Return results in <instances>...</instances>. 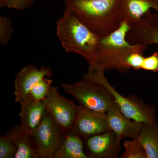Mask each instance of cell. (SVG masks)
<instances>
[{"instance_id":"12","label":"cell","mask_w":158,"mask_h":158,"mask_svg":"<svg viewBox=\"0 0 158 158\" xmlns=\"http://www.w3.org/2000/svg\"><path fill=\"white\" fill-rule=\"evenodd\" d=\"M110 129L121 141L125 138L137 139L144 123L130 119L121 113L117 104L106 113Z\"/></svg>"},{"instance_id":"23","label":"cell","mask_w":158,"mask_h":158,"mask_svg":"<svg viewBox=\"0 0 158 158\" xmlns=\"http://www.w3.org/2000/svg\"><path fill=\"white\" fill-rule=\"evenodd\" d=\"M144 51H137L131 54L127 59V64L130 69L135 70L141 69L144 59Z\"/></svg>"},{"instance_id":"25","label":"cell","mask_w":158,"mask_h":158,"mask_svg":"<svg viewBox=\"0 0 158 158\" xmlns=\"http://www.w3.org/2000/svg\"><path fill=\"white\" fill-rule=\"evenodd\" d=\"M155 2H156L158 3V0H153Z\"/></svg>"},{"instance_id":"14","label":"cell","mask_w":158,"mask_h":158,"mask_svg":"<svg viewBox=\"0 0 158 158\" xmlns=\"http://www.w3.org/2000/svg\"><path fill=\"white\" fill-rule=\"evenodd\" d=\"M151 9L158 13V3L153 0H119L122 21H126L130 26L139 21Z\"/></svg>"},{"instance_id":"19","label":"cell","mask_w":158,"mask_h":158,"mask_svg":"<svg viewBox=\"0 0 158 158\" xmlns=\"http://www.w3.org/2000/svg\"><path fill=\"white\" fill-rule=\"evenodd\" d=\"M52 80L45 77L37 82L30 91V95L34 99L43 101L48 94L52 86Z\"/></svg>"},{"instance_id":"6","label":"cell","mask_w":158,"mask_h":158,"mask_svg":"<svg viewBox=\"0 0 158 158\" xmlns=\"http://www.w3.org/2000/svg\"><path fill=\"white\" fill-rule=\"evenodd\" d=\"M65 133L47 110L40 123L31 135L33 146L40 158H53Z\"/></svg>"},{"instance_id":"3","label":"cell","mask_w":158,"mask_h":158,"mask_svg":"<svg viewBox=\"0 0 158 158\" xmlns=\"http://www.w3.org/2000/svg\"><path fill=\"white\" fill-rule=\"evenodd\" d=\"M56 34L65 52L81 56L89 66L93 64L101 37L90 31L68 8H65L57 22Z\"/></svg>"},{"instance_id":"8","label":"cell","mask_w":158,"mask_h":158,"mask_svg":"<svg viewBox=\"0 0 158 158\" xmlns=\"http://www.w3.org/2000/svg\"><path fill=\"white\" fill-rule=\"evenodd\" d=\"M111 130L106 113L90 110L78 105L72 131L83 140Z\"/></svg>"},{"instance_id":"17","label":"cell","mask_w":158,"mask_h":158,"mask_svg":"<svg viewBox=\"0 0 158 158\" xmlns=\"http://www.w3.org/2000/svg\"><path fill=\"white\" fill-rule=\"evenodd\" d=\"M138 138L145 150L147 158H158V122L144 123Z\"/></svg>"},{"instance_id":"10","label":"cell","mask_w":158,"mask_h":158,"mask_svg":"<svg viewBox=\"0 0 158 158\" xmlns=\"http://www.w3.org/2000/svg\"><path fill=\"white\" fill-rule=\"evenodd\" d=\"M52 71L49 67L38 69L33 65L25 66L15 76L14 81L15 102L20 103L30 96V91L37 82L45 77H51Z\"/></svg>"},{"instance_id":"5","label":"cell","mask_w":158,"mask_h":158,"mask_svg":"<svg viewBox=\"0 0 158 158\" xmlns=\"http://www.w3.org/2000/svg\"><path fill=\"white\" fill-rule=\"evenodd\" d=\"M61 87L77 100L79 105L94 111L107 113L117 104L105 86L84 77L73 84H62Z\"/></svg>"},{"instance_id":"16","label":"cell","mask_w":158,"mask_h":158,"mask_svg":"<svg viewBox=\"0 0 158 158\" xmlns=\"http://www.w3.org/2000/svg\"><path fill=\"white\" fill-rule=\"evenodd\" d=\"M17 148L15 158H39L31 141V135L23 130L21 125L11 127L6 133Z\"/></svg>"},{"instance_id":"18","label":"cell","mask_w":158,"mask_h":158,"mask_svg":"<svg viewBox=\"0 0 158 158\" xmlns=\"http://www.w3.org/2000/svg\"><path fill=\"white\" fill-rule=\"evenodd\" d=\"M123 147L124 150L121 158H147L145 150L138 138L126 140Z\"/></svg>"},{"instance_id":"24","label":"cell","mask_w":158,"mask_h":158,"mask_svg":"<svg viewBox=\"0 0 158 158\" xmlns=\"http://www.w3.org/2000/svg\"><path fill=\"white\" fill-rule=\"evenodd\" d=\"M141 69L155 73L158 72V52H155L149 56L144 57Z\"/></svg>"},{"instance_id":"20","label":"cell","mask_w":158,"mask_h":158,"mask_svg":"<svg viewBox=\"0 0 158 158\" xmlns=\"http://www.w3.org/2000/svg\"><path fill=\"white\" fill-rule=\"evenodd\" d=\"M17 148L7 134L0 137V158H15Z\"/></svg>"},{"instance_id":"2","label":"cell","mask_w":158,"mask_h":158,"mask_svg":"<svg viewBox=\"0 0 158 158\" xmlns=\"http://www.w3.org/2000/svg\"><path fill=\"white\" fill-rule=\"evenodd\" d=\"M65 8L99 37L111 34L122 23L119 0H65Z\"/></svg>"},{"instance_id":"4","label":"cell","mask_w":158,"mask_h":158,"mask_svg":"<svg viewBox=\"0 0 158 158\" xmlns=\"http://www.w3.org/2000/svg\"><path fill=\"white\" fill-rule=\"evenodd\" d=\"M83 77L101 84L109 90L121 113L126 117L144 123L156 121L157 117L154 106L144 102L135 95L123 96L110 85L105 77L104 71L88 70Z\"/></svg>"},{"instance_id":"13","label":"cell","mask_w":158,"mask_h":158,"mask_svg":"<svg viewBox=\"0 0 158 158\" xmlns=\"http://www.w3.org/2000/svg\"><path fill=\"white\" fill-rule=\"evenodd\" d=\"M19 104L21 125L23 130L31 135L42 120L46 107L43 102L35 100L30 95Z\"/></svg>"},{"instance_id":"7","label":"cell","mask_w":158,"mask_h":158,"mask_svg":"<svg viewBox=\"0 0 158 158\" xmlns=\"http://www.w3.org/2000/svg\"><path fill=\"white\" fill-rule=\"evenodd\" d=\"M47 110L65 133L71 131L77 116L78 105L74 101L65 98L59 94L58 88L52 86L43 100Z\"/></svg>"},{"instance_id":"1","label":"cell","mask_w":158,"mask_h":158,"mask_svg":"<svg viewBox=\"0 0 158 158\" xmlns=\"http://www.w3.org/2000/svg\"><path fill=\"white\" fill-rule=\"evenodd\" d=\"M131 26L123 21L116 31L106 37H101L97 46L94 62L88 70H116L126 73L131 69L127 64L129 56L137 51H145L147 45L131 44L127 41V35Z\"/></svg>"},{"instance_id":"21","label":"cell","mask_w":158,"mask_h":158,"mask_svg":"<svg viewBox=\"0 0 158 158\" xmlns=\"http://www.w3.org/2000/svg\"><path fill=\"white\" fill-rule=\"evenodd\" d=\"M13 34L11 19L6 16H0V42L3 45L9 43Z\"/></svg>"},{"instance_id":"11","label":"cell","mask_w":158,"mask_h":158,"mask_svg":"<svg viewBox=\"0 0 158 158\" xmlns=\"http://www.w3.org/2000/svg\"><path fill=\"white\" fill-rule=\"evenodd\" d=\"M127 39L131 44H158V13L150 11L131 25Z\"/></svg>"},{"instance_id":"22","label":"cell","mask_w":158,"mask_h":158,"mask_svg":"<svg viewBox=\"0 0 158 158\" xmlns=\"http://www.w3.org/2000/svg\"><path fill=\"white\" fill-rule=\"evenodd\" d=\"M35 0H0L1 8H7L22 11L31 6Z\"/></svg>"},{"instance_id":"9","label":"cell","mask_w":158,"mask_h":158,"mask_svg":"<svg viewBox=\"0 0 158 158\" xmlns=\"http://www.w3.org/2000/svg\"><path fill=\"white\" fill-rule=\"evenodd\" d=\"M89 158H116L121 152V141L112 130L84 140Z\"/></svg>"},{"instance_id":"15","label":"cell","mask_w":158,"mask_h":158,"mask_svg":"<svg viewBox=\"0 0 158 158\" xmlns=\"http://www.w3.org/2000/svg\"><path fill=\"white\" fill-rule=\"evenodd\" d=\"M84 141L72 131L65 133L53 158H89L85 152Z\"/></svg>"}]
</instances>
